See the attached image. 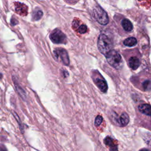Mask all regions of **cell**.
Segmentation results:
<instances>
[{"mask_svg":"<svg viewBox=\"0 0 151 151\" xmlns=\"http://www.w3.org/2000/svg\"><path fill=\"white\" fill-rule=\"evenodd\" d=\"M93 14L96 21L102 25H107L109 20L106 12L100 6H97L93 11Z\"/></svg>","mask_w":151,"mask_h":151,"instance_id":"3957f363","label":"cell"},{"mask_svg":"<svg viewBox=\"0 0 151 151\" xmlns=\"http://www.w3.org/2000/svg\"><path fill=\"white\" fill-rule=\"evenodd\" d=\"M50 39L54 43L64 44L67 42L66 35L60 30L55 29L50 34Z\"/></svg>","mask_w":151,"mask_h":151,"instance_id":"5b68a950","label":"cell"},{"mask_svg":"<svg viewBox=\"0 0 151 151\" xmlns=\"http://www.w3.org/2000/svg\"><path fill=\"white\" fill-rule=\"evenodd\" d=\"M142 86L144 90H148L151 87V82L149 80H146L142 83Z\"/></svg>","mask_w":151,"mask_h":151,"instance_id":"2e32d148","label":"cell"},{"mask_svg":"<svg viewBox=\"0 0 151 151\" xmlns=\"http://www.w3.org/2000/svg\"><path fill=\"white\" fill-rule=\"evenodd\" d=\"M113 121L119 126L124 127L126 126L129 122V117L126 113L124 112L122 113L120 116H118L117 114L114 113V115L112 116Z\"/></svg>","mask_w":151,"mask_h":151,"instance_id":"52a82bcc","label":"cell"},{"mask_svg":"<svg viewBox=\"0 0 151 151\" xmlns=\"http://www.w3.org/2000/svg\"><path fill=\"white\" fill-rule=\"evenodd\" d=\"M139 1H142V0H139Z\"/></svg>","mask_w":151,"mask_h":151,"instance_id":"7402d4cb","label":"cell"},{"mask_svg":"<svg viewBox=\"0 0 151 151\" xmlns=\"http://www.w3.org/2000/svg\"><path fill=\"white\" fill-rule=\"evenodd\" d=\"M54 54L57 60H61L62 63L66 66L69 64V55L66 50L63 48L56 49L54 51Z\"/></svg>","mask_w":151,"mask_h":151,"instance_id":"8992f818","label":"cell"},{"mask_svg":"<svg viewBox=\"0 0 151 151\" xmlns=\"http://www.w3.org/2000/svg\"><path fill=\"white\" fill-rule=\"evenodd\" d=\"M15 87H16V89H17V91H18L19 94H20V96L23 99H26V93L25 91L24 90V89L19 85H17L16 83H15Z\"/></svg>","mask_w":151,"mask_h":151,"instance_id":"9a60e30c","label":"cell"},{"mask_svg":"<svg viewBox=\"0 0 151 151\" xmlns=\"http://www.w3.org/2000/svg\"><path fill=\"white\" fill-rule=\"evenodd\" d=\"M123 44L127 47H133L137 44V40L135 37H129L124 40Z\"/></svg>","mask_w":151,"mask_h":151,"instance_id":"7c38bea8","label":"cell"},{"mask_svg":"<svg viewBox=\"0 0 151 151\" xmlns=\"http://www.w3.org/2000/svg\"><path fill=\"white\" fill-rule=\"evenodd\" d=\"M2 77H3V74L1 73H0V79L2 78Z\"/></svg>","mask_w":151,"mask_h":151,"instance_id":"44dd1931","label":"cell"},{"mask_svg":"<svg viewBox=\"0 0 151 151\" xmlns=\"http://www.w3.org/2000/svg\"><path fill=\"white\" fill-rule=\"evenodd\" d=\"M11 24H12V26H15V25H16V24H18V21H17V20H16L15 18H13L11 19Z\"/></svg>","mask_w":151,"mask_h":151,"instance_id":"ffe728a7","label":"cell"},{"mask_svg":"<svg viewBox=\"0 0 151 151\" xmlns=\"http://www.w3.org/2000/svg\"><path fill=\"white\" fill-rule=\"evenodd\" d=\"M145 140L146 141V143L148 144V145L151 147V136H147Z\"/></svg>","mask_w":151,"mask_h":151,"instance_id":"d6986e66","label":"cell"},{"mask_svg":"<svg viewBox=\"0 0 151 151\" xmlns=\"http://www.w3.org/2000/svg\"><path fill=\"white\" fill-rule=\"evenodd\" d=\"M87 30V28L86 26L83 24V25H81L79 27L78 32L80 34H85V33H86Z\"/></svg>","mask_w":151,"mask_h":151,"instance_id":"e0dca14e","label":"cell"},{"mask_svg":"<svg viewBox=\"0 0 151 151\" xmlns=\"http://www.w3.org/2000/svg\"><path fill=\"white\" fill-rule=\"evenodd\" d=\"M122 26L124 30H125L127 32H130L132 30H133V25H132V23L128 19H123L122 21Z\"/></svg>","mask_w":151,"mask_h":151,"instance_id":"8fae6325","label":"cell"},{"mask_svg":"<svg viewBox=\"0 0 151 151\" xmlns=\"http://www.w3.org/2000/svg\"><path fill=\"white\" fill-rule=\"evenodd\" d=\"M129 66L134 70H135L139 68L141 64L140 60L136 56H132L128 60Z\"/></svg>","mask_w":151,"mask_h":151,"instance_id":"9c48e42d","label":"cell"},{"mask_svg":"<svg viewBox=\"0 0 151 151\" xmlns=\"http://www.w3.org/2000/svg\"><path fill=\"white\" fill-rule=\"evenodd\" d=\"M104 142L106 145L110 147V150H118L117 147L115 145V141L112 138L109 137H107L105 139Z\"/></svg>","mask_w":151,"mask_h":151,"instance_id":"4fadbf2b","label":"cell"},{"mask_svg":"<svg viewBox=\"0 0 151 151\" xmlns=\"http://www.w3.org/2000/svg\"><path fill=\"white\" fill-rule=\"evenodd\" d=\"M93 79L94 83L98 86V87L103 93H106L107 90V85L103 78L102 76L99 73V72L97 70L93 73Z\"/></svg>","mask_w":151,"mask_h":151,"instance_id":"277c9868","label":"cell"},{"mask_svg":"<svg viewBox=\"0 0 151 151\" xmlns=\"http://www.w3.org/2000/svg\"><path fill=\"white\" fill-rule=\"evenodd\" d=\"M16 12L21 16H26L28 14V7L23 3L16 2L14 4Z\"/></svg>","mask_w":151,"mask_h":151,"instance_id":"ba28073f","label":"cell"},{"mask_svg":"<svg viewBox=\"0 0 151 151\" xmlns=\"http://www.w3.org/2000/svg\"><path fill=\"white\" fill-rule=\"evenodd\" d=\"M138 110L142 114L151 116V106L150 105L146 103L141 104L138 106Z\"/></svg>","mask_w":151,"mask_h":151,"instance_id":"30bf717a","label":"cell"},{"mask_svg":"<svg viewBox=\"0 0 151 151\" xmlns=\"http://www.w3.org/2000/svg\"><path fill=\"white\" fill-rule=\"evenodd\" d=\"M98 47L100 52L106 55L112 50L113 43L108 36L104 34H101L98 39Z\"/></svg>","mask_w":151,"mask_h":151,"instance_id":"7a4b0ae2","label":"cell"},{"mask_svg":"<svg viewBox=\"0 0 151 151\" xmlns=\"http://www.w3.org/2000/svg\"><path fill=\"white\" fill-rule=\"evenodd\" d=\"M43 15V13L40 10H36L33 12V20L34 21L39 20L40 19L42 18Z\"/></svg>","mask_w":151,"mask_h":151,"instance_id":"5bb4252c","label":"cell"},{"mask_svg":"<svg viewBox=\"0 0 151 151\" xmlns=\"http://www.w3.org/2000/svg\"><path fill=\"white\" fill-rule=\"evenodd\" d=\"M102 121L103 118L101 116H98L95 119V121H94V125H95L96 126H99V125H100Z\"/></svg>","mask_w":151,"mask_h":151,"instance_id":"ac0fdd59","label":"cell"},{"mask_svg":"<svg viewBox=\"0 0 151 151\" xmlns=\"http://www.w3.org/2000/svg\"><path fill=\"white\" fill-rule=\"evenodd\" d=\"M108 63L116 69L121 70L123 65V62L121 54L115 50H111L106 55Z\"/></svg>","mask_w":151,"mask_h":151,"instance_id":"6da1fadb","label":"cell"}]
</instances>
